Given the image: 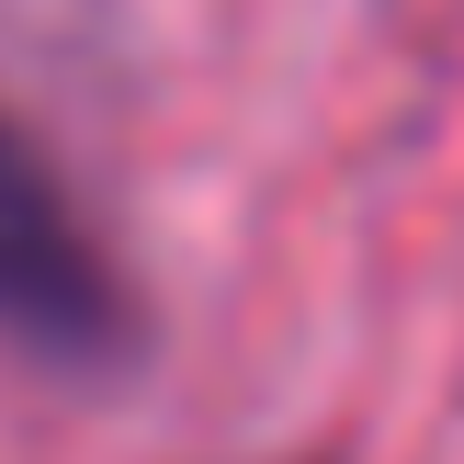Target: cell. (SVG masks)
<instances>
[{"label":"cell","mask_w":464,"mask_h":464,"mask_svg":"<svg viewBox=\"0 0 464 464\" xmlns=\"http://www.w3.org/2000/svg\"><path fill=\"white\" fill-rule=\"evenodd\" d=\"M0 340L57 374H113L136 352V295L34 136L0 125Z\"/></svg>","instance_id":"obj_1"}]
</instances>
